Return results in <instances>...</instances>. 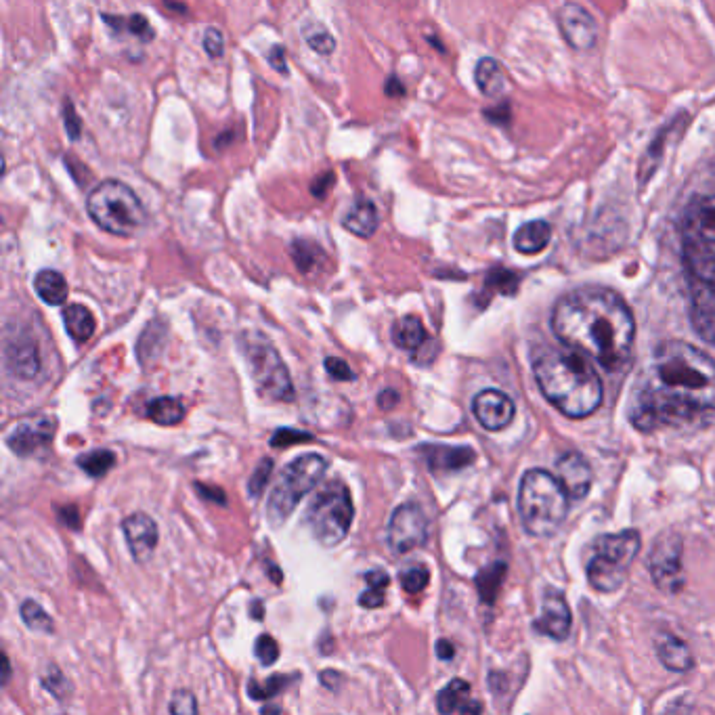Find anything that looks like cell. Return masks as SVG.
<instances>
[{
  "instance_id": "46",
  "label": "cell",
  "mask_w": 715,
  "mask_h": 715,
  "mask_svg": "<svg viewBox=\"0 0 715 715\" xmlns=\"http://www.w3.org/2000/svg\"><path fill=\"white\" fill-rule=\"evenodd\" d=\"M170 711H172V713H185V715L198 713V703H195L191 692L179 690V692H175V697H172Z\"/></svg>"
},
{
  "instance_id": "15",
  "label": "cell",
  "mask_w": 715,
  "mask_h": 715,
  "mask_svg": "<svg viewBox=\"0 0 715 715\" xmlns=\"http://www.w3.org/2000/svg\"><path fill=\"white\" fill-rule=\"evenodd\" d=\"M474 416L487 430H504L514 420V403L502 390L487 388L474 397Z\"/></svg>"
},
{
  "instance_id": "35",
  "label": "cell",
  "mask_w": 715,
  "mask_h": 715,
  "mask_svg": "<svg viewBox=\"0 0 715 715\" xmlns=\"http://www.w3.org/2000/svg\"><path fill=\"white\" fill-rule=\"evenodd\" d=\"M302 36H305L307 45L319 55L328 57L336 51L334 36L328 32V28H323L321 24H315V21H309V24L302 28Z\"/></svg>"
},
{
  "instance_id": "5",
  "label": "cell",
  "mask_w": 715,
  "mask_h": 715,
  "mask_svg": "<svg viewBox=\"0 0 715 715\" xmlns=\"http://www.w3.org/2000/svg\"><path fill=\"white\" fill-rule=\"evenodd\" d=\"M518 512L529 535H554L567 518L569 493L558 476L539 468L529 470L520 481Z\"/></svg>"
},
{
  "instance_id": "21",
  "label": "cell",
  "mask_w": 715,
  "mask_h": 715,
  "mask_svg": "<svg viewBox=\"0 0 715 715\" xmlns=\"http://www.w3.org/2000/svg\"><path fill=\"white\" fill-rule=\"evenodd\" d=\"M426 462L432 470L451 472L470 466L476 458V453L470 447H445V445H424Z\"/></svg>"
},
{
  "instance_id": "26",
  "label": "cell",
  "mask_w": 715,
  "mask_h": 715,
  "mask_svg": "<svg viewBox=\"0 0 715 715\" xmlns=\"http://www.w3.org/2000/svg\"><path fill=\"white\" fill-rule=\"evenodd\" d=\"M34 290L51 307L63 305V302L68 300V292H70L68 281H65V277L59 271L53 269H42L34 277Z\"/></svg>"
},
{
  "instance_id": "18",
  "label": "cell",
  "mask_w": 715,
  "mask_h": 715,
  "mask_svg": "<svg viewBox=\"0 0 715 715\" xmlns=\"http://www.w3.org/2000/svg\"><path fill=\"white\" fill-rule=\"evenodd\" d=\"M571 623L573 617L565 596L556 590H548L544 596V611L535 621V630L554 640H565L571 632Z\"/></svg>"
},
{
  "instance_id": "19",
  "label": "cell",
  "mask_w": 715,
  "mask_h": 715,
  "mask_svg": "<svg viewBox=\"0 0 715 715\" xmlns=\"http://www.w3.org/2000/svg\"><path fill=\"white\" fill-rule=\"evenodd\" d=\"M437 709L441 713H481L483 705L472 699V690L466 680H451L437 697Z\"/></svg>"
},
{
  "instance_id": "4",
  "label": "cell",
  "mask_w": 715,
  "mask_h": 715,
  "mask_svg": "<svg viewBox=\"0 0 715 715\" xmlns=\"http://www.w3.org/2000/svg\"><path fill=\"white\" fill-rule=\"evenodd\" d=\"M682 258L695 302L715 298V193L697 195L684 212Z\"/></svg>"
},
{
  "instance_id": "37",
  "label": "cell",
  "mask_w": 715,
  "mask_h": 715,
  "mask_svg": "<svg viewBox=\"0 0 715 715\" xmlns=\"http://www.w3.org/2000/svg\"><path fill=\"white\" fill-rule=\"evenodd\" d=\"M323 256L321 248L313 242H307V240H296L292 244V258H294V263L298 267L300 273H309L317 267L319 263V258Z\"/></svg>"
},
{
  "instance_id": "42",
  "label": "cell",
  "mask_w": 715,
  "mask_h": 715,
  "mask_svg": "<svg viewBox=\"0 0 715 715\" xmlns=\"http://www.w3.org/2000/svg\"><path fill=\"white\" fill-rule=\"evenodd\" d=\"M307 441H313V435H309V432L296 430V428H279L275 435L271 437V445L275 449L288 447V445H294V443H307Z\"/></svg>"
},
{
  "instance_id": "20",
  "label": "cell",
  "mask_w": 715,
  "mask_h": 715,
  "mask_svg": "<svg viewBox=\"0 0 715 715\" xmlns=\"http://www.w3.org/2000/svg\"><path fill=\"white\" fill-rule=\"evenodd\" d=\"M7 365L9 370L19 378L24 380L34 378L40 370L36 342H32L30 338H17L15 342H11L7 346Z\"/></svg>"
},
{
  "instance_id": "17",
  "label": "cell",
  "mask_w": 715,
  "mask_h": 715,
  "mask_svg": "<svg viewBox=\"0 0 715 715\" xmlns=\"http://www.w3.org/2000/svg\"><path fill=\"white\" fill-rule=\"evenodd\" d=\"M558 481L567 489L571 500H583L592 489V468L577 451H567L556 464Z\"/></svg>"
},
{
  "instance_id": "33",
  "label": "cell",
  "mask_w": 715,
  "mask_h": 715,
  "mask_svg": "<svg viewBox=\"0 0 715 715\" xmlns=\"http://www.w3.org/2000/svg\"><path fill=\"white\" fill-rule=\"evenodd\" d=\"M114 464H116V455L107 449H97L78 458V466L86 474L93 476V479H101V476H105L114 468Z\"/></svg>"
},
{
  "instance_id": "10",
  "label": "cell",
  "mask_w": 715,
  "mask_h": 715,
  "mask_svg": "<svg viewBox=\"0 0 715 715\" xmlns=\"http://www.w3.org/2000/svg\"><path fill=\"white\" fill-rule=\"evenodd\" d=\"M237 342H240L252 380L260 393L273 401H294V384L290 380V372L275 351V346L258 332H244L237 338Z\"/></svg>"
},
{
  "instance_id": "28",
  "label": "cell",
  "mask_w": 715,
  "mask_h": 715,
  "mask_svg": "<svg viewBox=\"0 0 715 715\" xmlns=\"http://www.w3.org/2000/svg\"><path fill=\"white\" fill-rule=\"evenodd\" d=\"M393 340L399 349L418 351L428 342V334L424 330V323L416 315H407L395 323Z\"/></svg>"
},
{
  "instance_id": "29",
  "label": "cell",
  "mask_w": 715,
  "mask_h": 715,
  "mask_svg": "<svg viewBox=\"0 0 715 715\" xmlns=\"http://www.w3.org/2000/svg\"><path fill=\"white\" fill-rule=\"evenodd\" d=\"M147 416L160 426H177L185 418V407L179 399L160 397L147 405Z\"/></svg>"
},
{
  "instance_id": "25",
  "label": "cell",
  "mask_w": 715,
  "mask_h": 715,
  "mask_svg": "<svg viewBox=\"0 0 715 715\" xmlns=\"http://www.w3.org/2000/svg\"><path fill=\"white\" fill-rule=\"evenodd\" d=\"M657 653H659L661 663L671 671H688V669H692V665H695V659H692L688 644L674 634H663L659 638Z\"/></svg>"
},
{
  "instance_id": "30",
  "label": "cell",
  "mask_w": 715,
  "mask_h": 715,
  "mask_svg": "<svg viewBox=\"0 0 715 715\" xmlns=\"http://www.w3.org/2000/svg\"><path fill=\"white\" fill-rule=\"evenodd\" d=\"M164 342H166V328H164V325L160 321L149 323L145 328V332H143V336H141V340H139V349H137L141 363H147L149 359L154 361L156 355L162 353Z\"/></svg>"
},
{
  "instance_id": "48",
  "label": "cell",
  "mask_w": 715,
  "mask_h": 715,
  "mask_svg": "<svg viewBox=\"0 0 715 715\" xmlns=\"http://www.w3.org/2000/svg\"><path fill=\"white\" fill-rule=\"evenodd\" d=\"M42 684H45V688L51 690L59 701H65L63 690H59V686H70V684H68V680H65V678L59 674V671H57L55 667L51 669V674L45 678V682H42Z\"/></svg>"
},
{
  "instance_id": "36",
  "label": "cell",
  "mask_w": 715,
  "mask_h": 715,
  "mask_svg": "<svg viewBox=\"0 0 715 715\" xmlns=\"http://www.w3.org/2000/svg\"><path fill=\"white\" fill-rule=\"evenodd\" d=\"M506 575V565L504 562H495L489 569H485L479 577H476V588L481 592V598L485 602H493L497 592H500V585Z\"/></svg>"
},
{
  "instance_id": "34",
  "label": "cell",
  "mask_w": 715,
  "mask_h": 715,
  "mask_svg": "<svg viewBox=\"0 0 715 715\" xmlns=\"http://www.w3.org/2000/svg\"><path fill=\"white\" fill-rule=\"evenodd\" d=\"M21 619L30 627L32 632H40V634H53L55 623L53 619L47 615V611L42 609V606L34 600H26L21 604Z\"/></svg>"
},
{
  "instance_id": "45",
  "label": "cell",
  "mask_w": 715,
  "mask_h": 715,
  "mask_svg": "<svg viewBox=\"0 0 715 715\" xmlns=\"http://www.w3.org/2000/svg\"><path fill=\"white\" fill-rule=\"evenodd\" d=\"M325 370H328V374L338 380V382H351L355 380V374L353 370L349 367V363H344L342 359H336V357H328L325 359Z\"/></svg>"
},
{
  "instance_id": "27",
  "label": "cell",
  "mask_w": 715,
  "mask_h": 715,
  "mask_svg": "<svg viewBox=\"0 0 715 715\" xmlns=\"http://www.w3.org/2000/svg\"><path fill=\"white\" fill-rule=\"evenodd\" d=\"M63 323H65V330H68V334L72 336V340L78 344L89 342L97 328V321H95L93 313L82 305H70L68 309H65Z\"/></svg>"
},
{
  "instance_id": "49",
  "label": "cell",
  "mask_w": 715,
  "mask_h": 715,
  "mask_svg": "<svg viewBox=\"0 0 715 715\" xmlns=\"http://www.w3.org/2000/svg\"><path fill=\"white\" fill-rule=\"evenodd\" d=\"M269 63L279 74H288V61H286V51L284 47H273L269 53Z\"/></svg>"
},
{
  "instance_id": "16",
  "label": "cell",
  "mask_w": 715,
  "mask_h": 715,
  "mask_svg": "<svg viewBox=\"0 0 715 715\" xmlns=\"http://www.w3.org/2000/svg\"><path fill=\"white\" fill-rule=\"evenodd\" d=\"M122 531L126 537V544L130 548V554H133V558L143 565V562H147L151 558V554H154V550L158 546L156 520L143 512L130 514L128 518H124Z\"/></svg>"
},
{
  "instance_id": "12",
  "label": "cell",
  "mask_w": 715,
  "mask_h": 715,
  "mask_svg": "<svg viewBox=\"0 0 715 715\" xmlns=\"http://www.w3.org/2000/svg\"><path fill=\"white\" fill-rule=\"evenodd\" d=\"M650 575L657 588L665 594H678L682 590V537L676 533H663L657 537L650 552Z\"/></svg>"
},
{
  "instance_id": "7",
  "label": "cell",
  "mask_w": 715,
  "mask_h": 715,
  "mask_svg": "<svg viewBox=\"0 0 715 715\" xmlns=\"http://www.w3.org/2000/svg\"><path fill=\"white\" fill-rule=\"evenodd\" d=\"M640 546V533L634 529L615 535H600L594 541V554L588 562V581L592 588L602 594L617 592L630 575Z\"/></svg>"
},
{
  "instance_id": "6",
  "label": "cell",
  "mask_w": 715,
  "mask_h": 715,
  "mask_svg": "<svg viewBox=\"0 0 715 715\" xmlns=\"http://www.w3.org/2000/svg\"><path fill=\"white\" fill-rule=\"evenodd\" d=\"M86 210L99 229L118 237H133L147 223V210L139 195L114 179L101 181L91 189Z\"/></svg>"
},
{
  "instance_id": "56",
  "label": "cell",
  "mask_w": 715,
  "mask_h": 715,
  "mask_svg": "<svg viewBox=\"0 0 715 715\" xmlns=\"http://www.w3.org/2000/svg\"><path fill=\"white\" fill-rule=\"evenodd\" d=\"M263 713H281V707H271V705H267V707H263Z\"/></svg>"
},
{
  "instance_id": "50",
  "label": "cell",
  "mask_w": 715,
  "mask_h": 715,
  "mask_svg": "<svg viewBox=\"0 0 715 715\" xmlns=\"http://www.w3.org/2000/svg\"><path fill=\"white\" fill-rule=\"evenodd\" d=\"M195 491H198L204 500L216 502V504H225V493L219 487H208V485H195Z\"/></svg>"
},
{
  "instance_id": "24",
  "label": "cell",
  "mask_w": 715,
  "mask_h": 715,
  "mask_svg": "<svg viewBox=\"0 0 715 715\" xmlns=\"http://www.w3.org/2000/svg\"><path fill=\"white\" fill-rule=\"evenodd\" d=\"M550 237H552L550 223L531 221L514 233V248L520 254L533 256V254H539L548 248Z\"/></svg>"
},
{
  "instance_id": "11",
  "label": "cell",
  "mask_w": 715,
  "mask_h": 715,
  "mask_svg": "<svg viewBox=\"0 0 715 715\" xmlns=\"http://www.w3.org/2000/svg\"><path fill=\"white\" fill-rule=\"evenodd\" d=\"M386 541L395 554L422 548L428 541V518L424 510L414 502L399 506L388 520Z\"/></svg>"
},
{
  "instance_id": "23",
  "label": "cell",
  "mask_w": 715,
  "mask_h": 715,
  "mask_svg": "<svg viewBox=\"0 0 715 715\" xmlns=\"http://www.w3.org/2000/svg\"><path fill=\"white\" fill-rule=\"evenodd\" d=\"M474 80L476 86H479V91L491 99L502 97L508 91V78L504 74V68L500 65V61H495L491 57H485L476 63Z\"/></svg>"
},
{
  "instance_id": "43",
  "label": "cell",
  "mask_w": 715,
  "mask_h": 715,
  "mask_svg": "<svg viewBox=\"0 0 715 715\" xmlns=\"http://www.w3.org/2000/svg\"><path fill=\"white\" fill-rule=\"evenodd\" d=\"M63 124H65V133H68V137L72 141H78L80 133H82V122H80V118L76 114V107L70 99L63 101Z\"/></svg>"
},
{
  "instance_id": "14",
  "label": "cell",
  "mask_w": 715,
  "mask_h": 715,
  "mask_svg": "<svg viewBox=\"0 0 715 715\" xmlns=\"http://www.w3.org/2000/svg\"><path fill=\"white\" fill-rule=\"evenodd\" d=\"M55 435V422L47 416H36L21 420L13 426L7 437V445L17 455H32L51 443Z\"/></svg>"
},
{
  "instance_id": "38",
  "label": "cell",
  "mask_w": 715,
  "mask_h": 715,
  "mask_svg": "<svg viewBox=\"0 0 715 715\" xmlns=\"http://www.w3.org/2000/svg\"><path fill=\"white\" fill-rule=\"evenodd\" d=\"M290 684V678L288 676H273L265 682H256L252 680L250 686H248V695L254 699V701H267L275 695H279L281 690H284L286 686Z\"/></svg>"
},
{
  "instance_id": "39",
  "label": "cell",
  "mask_w": 715,
  "mask_h": 715,
  "mask_svg": "<svg viewBox=\"0 0 715 715\" xmlns=\"http://www.w3.org/2000/svg\"><path fill=\"white\" fill-rule=\"evenodd\" d=\"M401 588L407 594H420L426 590V585L430 581V571L426 567H411L407 571H401Z\"/></svg>"
},
{
  "instance_id": "22",
  "label": "cell",
  "mask_w": 715,
  "mask_h": 715,
  "mask_svg": "<svg viewBox=\"0 0 715 715\" xmlns=\"http://www.w3.org/2000/svg\"><path fill=\"white\" fill-rule=\"evenodd\" d=\"M344 229L351 231L353 235L361 237V240H370V237L378 231L380 225V214L374 202L370 200H359L353 204V208L346 212L344 216Z\"/></svg>"
},
{
  "instance_id": "2",
  "label": "cell",
  "mask_w": 715,
  "mask_h": 715,
  "mask_svg": "<svg viewBox=\"0 0 715 715\" xmlns=\"http://www.w3.org/2000/svg\"><path fill=\"white\" fill-rule=\"evenodd\" d=\"M552 330L562 344L615 372L632 357L636 321L627 302L609 288H579L562 296L552 313Z\"/></svg>"
},
{
  "instance_id": "40",
  "label": "cell",
  "mask_w": 715,
  "mask_h": 715,
  "mask_svg": "<svg viewBox=\"0 0 715 715\" xmlns=\"http://www.w3.org/2000/svg\"><path fill=\"white\" fill-rule=\"evenodd\" d=\"M271 472H273V460H269V458L260 460V464L252 472L250 483H248V493H250V497H254V500H258V497L263 495V491L271 479Z\"/></svg>"
},
{
  "instance_id": "3",
  "label": "cell",
  "mask_w": 715,
  "mask_h": 715,
  "mask_svg": "<svg viewBox=\"0 0 715 715\" xmlns=\"http://www.w3.org/2000/svg\"><path fill=\"white\" fill-rule=\"evenodd\" d=\"M533 374L541 395L569 418H588L602 403V380L571 346L541 353Z\"/></svg>"
},
{
  "instance_id": "52",
  "label": "cell",
  "mask_w": 715,
  "mask_h": 715,
  "mask_svg": "<svg viewBox=\"0 0 715 715\" xmlns=\"http://www.w3.org/2000/svg\"><path fill=\"white\" fill-rule=\"evenodd\" d=\"M384 93L388 97H393V99H399L405 95V86L403 82L397 78V76H390L386 82H384Z\"/></svg>"
},
{
  "instance_id": "32",
  "label": "cell",
  "mask_w": 715,
  "mask_h": 715,
  "mask_svg": "<svg viewBox=\"0 0 715 715\" xmlns=\"http://www.w3.org/2000/svg\"><path fill=\"white\" fill-rule=\"evenodd\" d=\"M103 19H105L107 26H114L118 32H128L133 36H139L145 42L154 40V28L147 24V19L143 15H130V17L103 15Z\"/></svg>"
},
{
  "instance_id": "41",
  "label": "cell",
  "mask_w": 715,
  "mask_h": 715,
  "mask_svg": "<svg viewBox=\"0 0 715 715\" xmlns=\"http://www.w3.org/2000/svg\"><path fill=\"white\" fill-rule=\"evenodd\" d=\"M254 655L263 665H273L279 659V644L269 634L258 636L254 644Z\"/></svg>"
},
{
  "instance_id": "44",
  "label": "cell",
  "mask_w": 715,
  "mask_h": 715,
  "mask_svg": "<svg viewBox=\"0 0 715 715\" xmlns=\"http://www.w3.org/2000/svg\"><path fill=\"white\" fill-rule=\"evenodd\" d=\"M204 49L208 53V57L212 59H221L225 55V36L221 30L216 28H208L204 34Z\"/></svg>"
},
{
  "instance_id": "13",
  "label": "cell",
  "mask_w": 715,
  "mask_h": 715,
  "mask_svg": "<svg viewBox=\"0 0 715 715\" xmlns=\"http://www.w3.org/2000/svg\"><path fill=\"white\" fill-rule=\"evenodd\" d=\"M558 26L562 36L575 51H592L596 47L598 28L594 17L585 7L567 3L558 13Z\"/></svg>"
},
{
  "instance_id": "31",
  "label": "cell",
  "mask_w": 715,
  "mask_h": 715,
  "mask_svg": "<svg viewBox=\"0 0 715 715\" xmlns=\"http://www.w3.org/2000/svg\"><path fill=\"white\" fill-rule=\"evenodd\" d=\"M367 590L359 596V604L363 609H380L384 604V590L388 588L390 577L384 571H370L365 573Z\"/></svg>"
},
{
  "instance_id": "8",
  "label": "cell",
  "mask_w": 715,
  "mask_h": 715,
  "mask_svg": "<svg viewBox=\"0 0 715 715\" xmlns=\"http://www.w3.org/2000/svg\"><path fill=\"white\" fill-rule=\"evenodd\" d=\"M328 472V460L319 453H305L290 462L281 474L279 483L269 495L267 504V520L269 525L279 529L296 510L302 497H307Z\"/></svg>"
},
{
  "instance_id": "54",
  "label": "cell",
  "mask_w": 715,
  "mask_h": 715,
  "mask_svg": "<svg viewBox=\"0 0 715 715\" xmlns=\"http://www.w3.org/2000/svg\"><path fill=\"white\" fill-rule=\"evenodd\" d=\"M250 613H252V617H254L256 621L263 619V604H260V602H254V604L250 606Z\"/></svg>"
},
{
  "instance_id": "53",
  "label": "cell",
  "mask_w": 715,
  "mask_h": 715,
  "mask_svg": "<svg viewBox=\"0 0 715 715\" xmlns=\"http://www.w3.org/2000/svg\"><path fill=\"white\" fill-rule=\"evenodd\" d=\"M437 655L441 657V659H453V655H455V648H453V644L449 642V640H439L437 642Z\"/></svg>"
},
{
  "instance_id": "51",
  "label": "cell",
  "mask_w": 715,
  "mask_h": 715,
  "mask_svg": "<svg viewBox=\"0 0 715 715\" xmlns=\"http://www.w3.org/2000/svg\"><path fill=\"white\" fill-rule=\"evenodd\" d=\"M399 401H401V397H399L397 390H393V388L382 390L380 397H378V405H380V409H384V411L395 409V407L399 405Z\"/></svg>"
},
{
  "instance_id": "9",
  "label": "cell",
  "mask_w": 715,
  "mask_h": 715,
  "mask_svg": "<svg viewBox=\"0 0 715 715\" xmlns=\"http://www.w3.org/2000/svg\"><path fill=\"white\" fill-rule=\"evenodd\" d=\"M353 497L342 481H330L313 497L305 523L323 548H334L349 535L353 525Z\"/></svg>"
},
{
  "instance_id": "1",
  "label": "cell",
  "mask_w": 715,
  "mask_h": 715,
  "mask_svg": "<svg viewBox=\"0 0 715 715\" xmlns=\"http://www.w3.org/2000/svg\"><path fill=\"white\" fill-rule=\"evenodd\" d=\"M630 420L642 432L715 420V361L688 342H663L638 380Z\"/></svg>"
},
{
  "instance_id": "47",
  "label": "cell",
  "mask_w": 715,
  "mask_h": 715,
  "mask_svg": "<svg viewBox=\"0 0 715 715\" xmlns=\"http://www.w3.org/2000/svg\"><path fill=\"white\" fill-rule=\"evenodd\" d=\"M334 181H336L334 172H323V175H319V177L313 181V185H311V193L315 195V198H321V200H323L325 195H328V191L332 189Z\"/></svg>"
},
{
  "instance_id": "55",
  "label": "cell",
  "mask_w": 715,
  "mask_h": 715,
  "mask_svg": "<svg viewBox=\"0 0 715 715\" xmlns=\"http://www.w3.org/2000/svg\"><path fill=\"white\" fill-rule=\"evenodd\" d=\"M164 5H166L168 9L179 11V13H187V7H185V5H177V0H164Z\"/></svg>"
}]
</instances>
